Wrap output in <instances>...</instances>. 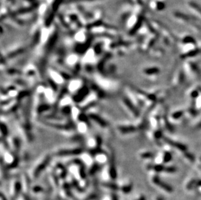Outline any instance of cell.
<instances>
[{
    "label": "cell",
    "instance_id": "6",
    "mask_svg": "<svg viewBox=\"0 0 201 200\" xmlns=\"http://www.w3.org/2000/svg\"><path fill=\"white\" fill-rule=\"evenodd\" d=\"M190 5L193 8V9H195L196 11H197L199 14H201V6L199 5L198 3H196L194 1H191L190 3Z\"/></svg>",
    "mask_w": 201,
    "mask_h": 200
},
{
    "label": "cell",
    "instance_id": "3",
    "mask_svg": "<svg viewBox=\"0 0 201 200\" xmlns=\"http://www.w3.org/2000/svg\"><path fill=\"white\" fill-rule=\"evenodd\" d=\"M200 52V50L199 48H196L193 50H191L190 52H188L187 53L184 54L183 55H182V58H185L187 57H195L196 55H198V53Z\"/></svg>",
    "mask_w": 201,
    "mask_h": 200
},
{
    "label": "cell",
    "instance_id": "5",
    "mask_svg": "<svg viewBox=\"0 0 201 200\" xmlns=\"http://www.w3.org/2000/svg\"><path fill=\"white\" fill-rule=\"evenodd\" d=\"M182 42L184 44H195L196 42L194 38H193L192 37L190 36H187L186 37H184Z\"/></svg>",
    "mask_w": 201,
    "mask_h": 200
},
{
    "label": "cell",
    "instance_id": "7",
    "mask_svg": "<svg viewBox=\"0 0 201 200\" xmlns=\"http://www.w3.org/2000/svg\"><path fill=\"white\" fill-rule=\"evenodd\" d=\"M159 72H160V70L157 68H149L145 71V72L148 74H155V73H157Z\"/></svg>",
    "mask_w": 201,
    "mask_h": 200
},
{
    "label": "cell",
    "instance_id": "4",
    "mask_svg": "<svg viewBox=\"0 0 201 200\" xmlns=\"http://www.w3.org/2000/svg\"><path fill=\"white\" fill-rule=\"evenodd\" d=\"M175 16H176L177 18L184 19V20L187 21L190 19V17L189 16L185 14H183V13H179V12H176V13H175Z\"/></svg>",
    "mask_w": 201,
    "mask_h": 200
},
{
    "label": "cell",
    "instance_id": "1",
    "mask_svg": "<svg viewBox=\"0 0 201 200\" xmlns=\"http://www.w3.org/2000/svg\"><path fill=\"white\" fill-rule=\"evenodd\" d=\"M153 181L156 184V185L159 186L161 188H162L163 190L168 192V193H171V192H172L173 190L171 186H169V185H167V184L163 182L162 181H161V180L159 179V178L155 177L153 179Z\"/></svg>",
    "mask_w": 201,
    "mask_h": 200
},
{
    "label": "cell",
    "instance_id": "11",
    "mask_svg": "<svg viewBox=\"0 0 201 200\" xmlns=\"http://www.w3.org/2000/svg\"><path fill=\"white\" fill-rule=\"evenodd\" d=\"M157 200H163V199L162 198H158L157 199Z\"/></svg>",
    "mask_w": 201,
    "mask_h": 200
},
{
    "label": "cell",
    "instance_id": "8",
    "mask_svg": "<svg viewBox=\"0 0 201 200\" xmlns=\"http://www.w3.org/2000/svg\"><path fill=\"white\" fill-rule=\"evenodd\" d=\"M165 8V5L163 2H157V9L159 10H162Z\"/></svg>",
    "mask_w": 201,
    "mask_h": 200
},
{
    "label": "cell",
    "instance_id": "9",
    "mask_svg": "<svg viewBox=\"0 0 201 200\" xmlns=\"http://www.w3.org/2000/svg\"><path fill=\"white\" fill-rule=\"evenodd\" d=\"M171 158H172V155H171L170 153L167 152L164 156V162L165 163L169 162V160L171 159Z\"/></svg>",
    "mask_w": 201,
    "mask_h": 200
},
{
    "label": "cell",
    "instance_id": "2",
    "mask_svg": "<svg viewBox=\"0 0 201 200\" xmlns=\"http://www.w3.org/2000/svg\"><path fill=\"white\" fill-rule=\"evenodd\" d=\"M165 141H166V142L167 143H169V144H171V146H174L176 148H178V150H181V151H185V150H186V146H185V145L182 144H180V143H178V142H173V141H171V140H169V139H165Z\"/></svg>",
    "mask_w": 201,
    "mask_h": 200
},
{
    "label": "cell",
    "instance_id": "10",
    "mask_svg": "<svg viewBox=\"0 0 201 200\" xmlns=\"http://www.w3.org/2000/svg\"><path fill=\"white\" fill-rule=\"evenodd\" d=\"M182 115L183 112H176L173 114L172 118H180Z\"/></svg>",
    "mask_w": 201,
    "mask_h": 200
}]
</instances>
